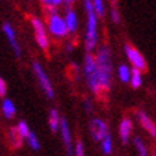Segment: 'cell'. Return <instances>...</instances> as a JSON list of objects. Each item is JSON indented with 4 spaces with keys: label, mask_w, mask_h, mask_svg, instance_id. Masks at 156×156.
<instances>
[{
    "label": "cell",
    "mask_w": 156,
    "mask_h": 156,
    "mask_svg": "<svg viewBox=\"0 0 156 156\" xmlns=\"http://www.w3.org/2000/svg\"><path fill=\"white\" fill-rule=\"evenodd\" d=\"M96 65H98V73H99V80L102 85V90H109L112 85V55L110 49L106 46L98 50L96 55Z\"/></svg>",
    "instance_id": "1"
},
{
    "label": "cell",
    "mask_w": 156,
    "mask_h": 156,
    "mask_svg": "<svg viewBox=\"0 0 156 156\" xmlns=\"http://www.w3.org/2000/svg\"><path fill=\"white\" fill-rule=\"evenodd\" d=\"M85 12L87 14V20H86V39H85V46L87 53H90L98 44V14L95 13V7H93V2L85 0Z\"/></svg>",
    "instance_id": "2"
},
{
    "label": "cell",
    "mask_w": 156,
    "mask_h": 156,
    "mask_svg": "<svg viewBox=\"0 0 156 156\" xmlns=\"http://www.w3.org/2000/svg\"><path fill=\"white\" fill-rule=\"evenodd\" d=\"M48 12V29L55 37H66L69 34V29L66 26L65 17L56 12V9H46Z\"/></svg>",
    "instance_id": "3"
},
{
    "label": "cell",
    "mask_w": 156,
    "mask_h": 156,
    "mask_svg": "<svg viewBox=\"0 0 156 156\" xmlns=\"http://www.w3.org/2000/svg\"><path fill=\"white\" fill-rule=\"evenodd\" d=\"M125 53H126V57H128V60L130 62V65H132L133 69H137V70H146V59L143 56L142 53L139 52L135 46L132 44H125Z\"/></svg>",
    "instance_id": "4"
},
{
    "label": "cell",
    "mask_w": 156,
    "mask_h": 156,
    "mask_svg": "<svg viewBox=\"0 0 156 156\" xmlns=\"http://www.w3.org/2000/svg\"><path fill=\"white\" fill-rule=\"evenodd\" d=\"M33 72H34V75H36V77H37V82H39V85H40V87L43 89V92L46 93V96H48L49 99H52L53 96H55V92H53L52 83H50V79H49L48 73L43 70V67L39 65L37 62L33 63Z\"/></svg>",
    "instance_id": "5"
},
{
    "label": "cell",
    "mask_w": 156,
    "mask_h": 156,
    "mask_svg": "<svg viewBox=\"0 0 156 156\" xmlns=\"http://www.w3.org/2000/svg\"><path fill=\"white\" fill-rule=\"evenodd\" d=\"M30 23L33 26L34 30V36H36V42H37L39 48L42 50H48L49 49V37L48 33H46V29H44V24L40 19L37 17H32L30 19Z\"/></svg>",
    "instance_id": "6"
},
{
    "label": "cell",
    "mask_w": 156,
    "mask_h": 156,
    "mask_svg": "<svg viewBox=\"0 0 156 156\" xmlns=\"http://www.w3.org/2000/svg\"><path fill=\"white\" fill-rule=\"evenodd\" d=\"M90 135H92L95 142H102L105 137L109 135L108 123L98 118L92 119V122H90Z\"/></svg>",
    "instance_id": "7"
},
{
    "label": "cell",
    "mask_w": 156,
    "mask_h": 156,
    "mask_svg": "<svg viewBox=\"0 0 156 156\" xmlns=\"http://www.w3.org/2000/svg\"><path fill=\"white\" fill-rule=\"evenodd\" d=\"M2 30H3L5 36L7 37V40H9L10 46L13 48L14 55H16L17 57H20L22 52H20V46H19V43H17V39H16V30H14V27L10 23L5 22V23L2 24Z\"/></svg>",
    "instance_id": "8"
},
{
    "label": "cell",
    "mask_w": 156,
    "mask_h": 156,
    "mask_svg": "<svg viewBox=\"0 0 156 156\" xmlns=\"http://www.w3.org/2000/svg\"><path fill=\"white\" fill-rule=\"evenodd\" d=\"M60 135H62V142L66 147L69 156H75V151L72 147V133L70 129H69V125H67V120L65 118H62L60 120Z\"/></svg>",
    "instance_id": "9"
},
{
    "label": "cell",
    "mask_w": 156,
    "mask_h": 156,
    "mask_svg": "<svg viewBox=\"0 0 156 156\" xmlns=\"http://www.w3.org/2000/svg\"><path fill=\"white\" fill-rule=\"evenodd\" d=\"M137 119H139L140 126H142V128L145 129L152 137H156V125H155V122H153L145 112H137Z\"/></svg>",
    "instance_id": "10"
},
{
    "label": "cell",
    "mask_w": 156,
    "mask_h": 156,
    "mask_svg": "<svg viewBox=\"0 0 156 156\" xmlns=\"http://www.w3.org/2000/svg\"><path fill=\"white\" fill-rule=\"evenodd\" d=\"M133 129V123L129 118L122 119V122L119 125V136H120V140H122L123 145H126L129 142V137H130V133H132Z\"/></svg>",
    "instance_id": "11"
},
{
    "label": "cell",
    "mask_w": 156,
    "mask_h": 156,
    "mask_svg": "<svg viewBox=\"0 0 156 156\" xmlns=\"http://www.w3.org/2000/svg\"><path fill=\"white\" fill-rule=\"evenodd\" d=\"M65 22H66V26L69 29V33H73L77 30V26H79V19H77V14L73 9L67 7L66 13H65Z\"/></svg>",
    "instance_id": "12"
},
{
    "label": "cell",
    "mask_w": 156,
    "mask_h": 156,
    "mask_svg": "<svg viewBox=\"0 0 156 156\" xmlns=\"http://www.w3.org/2000/svg\"><path fill=\"white\" fill-rule=\"evenodd\" d=\"M2 113L6 119H13L14 115H16V106L10 99L5 98L3 102H2Z\"/></svg>",
    "instance_id": "13"
},
{
    "label": "cell",
    "mask_w": 156,
    "mask_h": 156,
    "mask_svg": "<svg viewBox=\"0 0 156 156\" xmlns=\"http://www.w3.org/2000/svg\"><path fill=\"white\" fill-rule=\"evenodd\" d=\"M60 120H62V118L59 116V112H57L56 109H52L49 112V128H50L52 132L60 130Z\"/></svg>",
    "instance_id": "14"
},
{
    "label": "cell",
    "mask_w": 156,
    "mask_h": 156,
    "mask_svg": "<svg viewBox=\"0 0 156 156\" xmlns=\"http://www.w3.org/2000/svg\"><path fill=\"white\" fill-rule=\"evenodd\" d=\"M118 77L122 83H128L130 82V77H132V70L128 65H119L118 67Z\"/></svg>",
    "instance_id": "15"
},
{
    "label": "cell",
    "mask_w": 156,
    "mask_h": 156,
    "mask_svg": "<svg viewBox=\"0 0 156 156\" xmlns=\"http://www.w3.org/2000/svg\"><path fill=\"white\" fill-rule=\"evenodd\" d=\"M9 140H10V143H12V146L13 147H20L22 146V140H23V137L19 135L17 129L12 128L9 130Z\"/></svg>",
    "instance_id": "16"
},
{
    "label": "cell",
    "mask_w": 156,
    "mask_h": 156,
    "mask_svg": "<svg viewBox=\"0 0 156 156\" xmlns=\"http://www.w3.org/2000/svg\"><path fill=\"white\" fill-rule=\"evenodd\" d=\"M143 83V77H142V72L137 70V69H132V77H130V86L133 89L140 87Z\"/></svg>",
    "instance_id": "17"
},
{
    "label": "cell",
    "mask_w": 156,
    "mask_h": 156,
    "mask_svg": "<svg viewBox=\"0 0 156 156\" xmlns=\"http://www.w3.org/2000/svg\"><path fill=\"white\" fill-rule=\"evenodd\" d=\"M100 145H102V151H103L105 155H110L112 153V151H113V140H112L110 133L100 142Z\"/></svg>",
    "instance_id": "18"
},
{
    "label": "cell",
    "mask_w": 156,
    "mask_h": 156,
    "mask_svg": "<svg viewBox=\"0 0 156 156\" xmlns=\"http://www.w3.org/2000/svg\"><path fill=\"white\" fill-rule=\"evenodd\" d=\"M16 129H17V132H19V135L23 139H27L29 136H30V129H29V126H27V123L24 122V120H20L19 123H17V126H16Z\"/></svg>",
    "instance_id": "19"
},
{
    "label": "cell",
    "mask_w": 156,
    "mask_h": 156,
    "mask_svg": "<svg viewBox=\"0 0 156 156\" xmlns=\"http://www.w3.org/2000/svg\"><path fill=\"white\" fill-rule=\"evenodd\" d=\"M133 143H135V147L137 149V152H139V155L140 156H147V147L146 145H145V142H143L140 137H135L133 139Z\"/></svg>",
    "instance_id": "20"
},
{
    "label": "cell",
    "mask_w": 156,
    "mask_h": 156,
    "mask_svg": "<svg viewBox=\"0 0 156 156\" xmlns=\"http://www.w3.org/2000/svg\"><path fill=\"white\" fill-rule=\"evenodd\" d=\"M27 145L32 147L33 151H39V149H40V142H39L37 136H36L33 132L30 133V136L27 137Z\"/></svg>",
    "instance_id": "21"
},
{
    "label": "cell",
    "mask_w": 156,
    "mask_h": 156,
    "mask_svg": "<svg viewBox=\"0 0 156 156\" xmlns=\"http://www.w3.org/2000/svg\"><path fill=\"white\" fill-rule=\"evenodd\" d=\"M93 7H95V13L98 14V17H102L106 13V9H105V5L102 0H95L93 2Z\"/></svg>",
    "instance_id": "22"
},
{
    "label": "cell",
    "mask_w": 156,
    "mask_h": 156,
    "mask_svg": "<svg viewBox=\"0 0 156 156\" xmlns=\"http://www.w3.org/2000/svg\"><path fill=\"white\" fill-rule=\"evenodd\" d=\"M42 3L44 5L46 9H56L57 6L63 5V2H62V0H43Z\"/></svg>",
    "instance_id": "23"
},
{
    "label": "cell",
    "mask_w": 156,
    "mask_h": 156,
    "mask_svg": "<svg viewBox=\"0 0 156 156\" xmlns=\"http://www.w3.org/2000/svg\"><path fill=\"white\" fill-rule=\"evenodd\" d=\"M75 156H85V147H83V143H82L80 140H77V142H76Z\"/></svg>",
    "instance_id": "24"
},
{
    "label": "cell",
    "mask_w": 156,
    "mask_h": 156,
    "mask_svg": "<svg viewBox=\"0 0 156 156\" xmlns=\"http://www.w3.org/2000/svg\"><path fill=\"white\" fill-rule=\"evenodd\" d=\"M110 16H112V20H113L115 23H119L120 22V16L118 13V9H116V6H112V10H110Z\"/></svg>",
    "instance_id": "25"
},
{
    "label": "cell",
    "mask_w": 156,
    "mask_h": 156,
    "mask_svg": "<svg viewBox=\"0 0 156 156\" xmlns=\"http://www.w3.org/2000/svg\"><path fill=\"white\" fill-rule=\"evenodd\" d=\"M6 90H7V86H6L5 79L2 77V79H0V96H3V98H5V96H6Z\"/></svg>",
    "instance_id": "26"
},
{
    "label": "cell",
    "mask_w": 156,
    "mask_h": 156,
    "mask_svg": "<svg viewBox=\"0 0 156 156\" xmlns=\"http://www.w3.org/2000/svg\"><path fill=\"white\" fill-rule=\"evenodd\" d=\"M67 52H70V50H72V44H67Z\"/></svg>",
    "instance_id": "27"
},
{
    "label": "cell",
    "mask_w": 156,
    "mask_h": 156,
    "mask_svg": "<svg viewBox=\"0 0 156 156\" xmlns=\"http://www.w3.org/2000/svg\"><path fill=\"white\" fill-rule=\"evenodd\" d=\"M153 156H156V155H153Z\"/></svg>",
    "instance_id": "28"
}]
</instances>
